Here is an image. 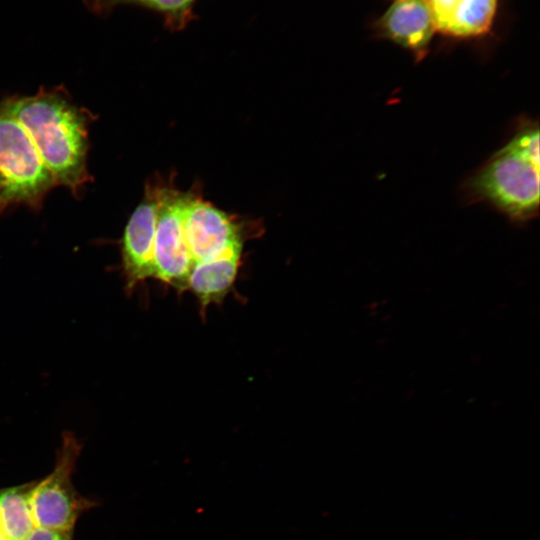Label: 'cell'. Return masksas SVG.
Returning a JSON list of instances; mask_svg holds the SVG:
<instances>
[{
  "label": "cell",
  "mask_w": 540,
  "mask_h": 540,
  "mask_svg": "<svg viewBox=\"0 0 540 540\" xmlns=\"http://www.w3.org/2000/svg\"><path fill=\"white\" fill-rule=\"evenodd\" d=\"M33 140L57 185L78 196L91 180L87 169L88 127L93 115L79 107L63 87L6 99Z\"/></svg>",
  "instance_id": "6da1fadb"
},
{
  "label": "cell",
  "mask_w": 540,
  "mask_h": 540,
  "mask_svg": "<svg viewBox=\"0 0 540 540\" xmlns=\"http://www.w3.org/2000/svg\"><path fill=\"white\" fill-rule=\"evenodd\" d=\"M539 165V130L529 125L475 175L471 189L511 218H532L539 208Z\"/></svg>",
  "instance_id": "7a4b0ae2"
},
{
  "label": "cell",
  "mask_w": 540,
  "mask_h": 540,
  "mask_svg": "<svg viewBox=\"0 0 540 540\" xmlns=\"http://www.w3.org/2000/svg\"><path fill=\"white\" fill-rule=\"evenodd\" d=\"M55 186L29 133L6 99L0 102V214L19 205L39 208Z\"/></svg>",
  "instance_id": "3957f363"
},
{
  "label": "cell",
  "mask_w": 540,
  "mask_h": 540,
  "mask_svg": "<svg viewBox=\"0 0 540 540\" xmlns=\"http://www.w3.org/2000/svg\"><path fill=\"white\" fill-rule=\"evenodd\" d=\"M80 451L78 439L65 432L54 469L46 478L36 482L31 491L30 504L36 526L72 531L79 516L93 506L91 501L77 493L72 483Z\"/></svg>",
  "instance_id": "277c9868"
},
{
  "label": "cell",
  "mask_w": 540,
  "mask_h": 540,
  "mask_svg": "<svg viewBox=\"0 0 540 540\" xmlns=\"http://www.w3.org/2000/svg\"><path fill=\"white\" fill-rule=\"evenodd\" d=\"M186 192L162 183L153 248V278L180 292L187 290L192 261L183 230Z\"/></svg>",
  "instance_id": "5b68a950"
},
{
  "label": "cell",
  "mask_w": 540,
  "mask_h": 540,
  "mask_svg": "<svg viewBox=\"0 0 540 540\" xmlns=\"http://www.w3.org/2000/svg\"><path fill=\"white\" fill-rule=\"evenodd\" d=\"M183 230L193 266L243 250L244 233L238 222L191 191L186 192Z\"/></svg>",
  "instance_id": "8992f818"
},
{
  "label": "cell",
  "mask_w": 540,
  "mask_h": 540,
  "mask_svg": "<svg viewBox=\"0 0 540 540\" xmlns=\"http://www.w3.org/2000/svg\"><path fill=\"white\" fill-rule=\"evenodd\" d=\"M162 183L156 180L147 184L141 202L124 228L121 258L128 293L154 276L153 248Z\"/></svg>",
  "instance_id": "52a82bcc"
},
{
  "label": "cell",
  "mask_w": 540,
  "mask_h": 540,
  "mask_svg": "<svg viewBox=\"0 0 540 540\" xmlns=\"http://www.w3.org/2000/svg\"><path fill=\"white\" fill-rule=\"evenodd\" d=\"M382 31L396 43L421 52L436 31L425 0H397L380 20Z\"/></svg>",
  "instance_id": "ba28073f"
},
{
  "label": "cell",
  "mask_w": 540,
  "mask_h": 540,
  "mask_svg": "<svg viewBox=\"0 0 540 540\" xmlns=\"http://www.w3.org/2000/svg\"><path fill=\"white\" fill-rule=\"evenodd\" d=\"M243 250H236L194 265L187 290L193 292L202 312L212 303H220L233 287L241 266Z\"/></svg>",
  "instance_id": "9c48e42d"
},
{
  "label": "cell",
  "mask_w": 540,
  "mask_h": 540,
  "mask_svg": "<svg viewBox=\"0 0 540 540\" xmlns=\"http://www.w3.org/2000/svg\"><path fill=\"white\" fill-rule=\"evenodd\" d=\"M35 483L0 489V526L7 540H25L36 527L30 504Z\"/></svg>",
  "instance_id": "30bf717a"
},
{
  "label": "cell",
  "mask_w": 540,
  "mask_h": 540,
  "mask_svg": "<svg viewBox=\"0 0 540 540\" xmlns=\"http://www.w3.org/2000/svg\"><path fill=\"white\" fill-rule=\"evenodd\" d=\"M497 0H460L438 31L456 37L486 33L492 24Z\"/></svg>",
  "instance_id": "8fae6325"
},
{
  "label": "cell",
  "mask_w": 540,
  "mask_h": 540,
  "mask_svg": "<svg viewBox=\"0 0 540 540\" xmlns=\"http://www.w3.org/2000/svg\"><path fill=\"white\" fill-rule=\"evenodd\" d=\"M197 0H125L152 9L163 16L166 28L178 31L185 28L194 18L193 8Z\"/></svg>",
  "instance_id": "7c38bea8"
},
{
  "label": "cell",
  "mask_w": 540,
  "mask_h": 540,
  "mask_svg": "<svg viewBox=\"0 0 540 540\" xmlns=\"http://www.w3.org/2000/svg\"><path fill=\"white\" fill-rule=\"evenodd\" d=\"M460 0H425L436 23V30L448 18Z\"/></svg>",
  "instance_id": "4fadbf2b"
},
{
  "label": "cell",
  "mask_w": 540,
  "mask_h": 540,
  "mask_svg": "<svg viewBox=\"0 0 540 540\" xmlns=\"http://www.w3.org/2000/svg\"><path fill=\"white\" fill-rule=\"evenodd\" d=\"M72 531L36 526L25 540H71Z\"/></svg>",
  "instance_id": "5bb4252c"
},
{
  "label": "cell",
  "mask_w": 540,
  "mask_h": 540,
  "mask_svg": "<svg viewBox=\"0 0 540 540\" xmlns=\"http://www.w3.org/2000/svg\"><path fill=\"white\" fill-rule=\"evenodd\" d=\"M85 6L92 12L104 14L109 12L115 5L124 3L125 0H83Z\"/></svg>",
  "instance_id": "9a60e30c"
},
{
  "label": "cell",
  "mask_w": 540,
  "mask_h": 540,
  "mask_svg": "<svg viewBox=\"0 0 540 540\" xmlns=\"http://www.w3.org/2000/svg\"><path fill=\"white\" fill-rule=\"evenodd\" d=\"M0 540H7V538H6L5 534H4V532H3L2 528H1V526H0Z\"/></svg>",
  "instance_id": "2e32d148"
}]
</instances>
